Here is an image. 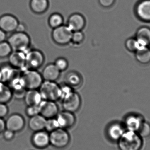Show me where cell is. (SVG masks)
Wrapping results in <instances>:
<instances>
[{"instance_id":"obj_20","label":"cell","mask_w":150,"mask_h":150,"mask_svg":"<svg viewBox=\"0 0 150 150\" xmlns=\"http://www.w3.org/2000/svg\"><path fill=\"white\" fill-rule=\"evenodd\" d=\"M60 72L54 64H49L45 67L41 75L45 81L55 82L59 79Z\"/></svg>"},{"instance_id":"obj_25","label":"cell","mask_w":150,"mask_h":150,"mask_svg":"<svg viewBox=\"0 0 150 150\" xmlns=\"http://www.w3.org/2000/svg\"><path fill=\"white\" fill-rule=\"evenodd\" d=\"M12 97L11 88L5 83L0 81V103L6 104L11 100Z\"/></svg>"},{"instance_id":"obj_31","label":"cell","mask_w":150,"mask_h":150,"mask_svg":"<svg viewBox=\"0 0 150 150\" xmlns=\"http://www.w3.org/2000/svg\"><path fill=\"white\" fill-rule=\"evenodd\" d=\"M137 132L142 138L148 137L150 135V125L144 121Z\"/></svg>"},{"instance_id":"obj_5","label":"cell","mask_w":150,"mask_h":150,"mask_svg":"<svg viewBox=\"0 0 150 150\" xmlns=\"http://www.w3.org/2000/svg\"><path fill=\"white\" fill-rule=\"evenodd\" d=\"M50 144L57 149L66 148L70 142V136L64 129L59 128L49 134Z\"/></svg>"},{"instance_id":"obj_38","label":"cell","mask_w":150,"mask_h":150,"mask_svg":"<svg viewBox=\"0 0 150 150\" xmlns=\"http://www.w3.org/2000/svg\"><path fill=\"white\" fill-rule=\"evenodd\" d=\"M25 29L26 28L25 24L22 23H19L16 31L19 32H25Z\"/></svg>"},{"instance_id":"obj_11","label":"cell","mask_w":150,"mask_h":150,"mask_svg":"<svg viewBox=\"0 0 150 150\" xmlns=\"http://www.w3.org/2000/svg\"><path fill=\"white\" fill-rule=\"evenodd\" d=\"M19 23L17 18L11 14H4L0 17V29L6 33L16 31Z\"/></svg>"},{"instance_id":"obj_24","label":"cell","mask_w":150,"mask_h":150,"mask_svg":"<svg viewBox=\"0 0 150 150\" xmlns=\"http://www.w3.org/2000/svg\"><path fill=\"white\" fill-rule=\"evenodd\" d=\"M124 133L122 126L118 123L112 124L108 129V135L112 141H118Z\"/></svg>"},{"instance_id":"obj_17","label":"cell","mask_w":150,"mask_h":150,"mask_svg":"<svg viewBox=\"0 0 150 150\" xmlns=\"http://www.w3.org/2000/svg\"><path fill=\"white\" fill-rule=\"evenodd\" d=\"M136 39L140 47L150 46V28L143 26L138 28L136 33Z\"/></svg>"},{"instance_id":"obj_13","label":"cell","mask_w":150,"mask_h":150,"mask_svg":"<svg viewBox=\"0 0 150 150\" xmlns=\"http://www.w3.org/2000/svg\"><path fill=\"white\" fill-rule=\"evenodd\" d=\"M25 124V122L23 117L18 114L11 115L5 122L6 129L14 133L22 130L24 127Z\"/></svg>"},{"instance_id":"obj_41","label":"cell","mask_w":150,"mask_h":150,"mask_svg":"<svg viewBox=\"0 0 150 150\" xmlns=\"http://www.w3.org/2000/svg\"><path fill=\"white\" fill-rule=\"evenodd\" d=\"M0 81H1V69H0Z\"/></svg>"},{"instance_id":"obj_12","label":"cell","mask_w":150,"mask_h":150,"mask_svg":"<svg viewBox=\"0 0 150 150\" xmlns=\"http://www.w3.org/2000/svg\"><path fill=\"white\" fill-rule=\"evenodd\" d=\"M86 24L85 18L83 14L79 12H75L69 17L67 25L74 32L82 31Z\"/></svg>"},{"instance_id":"obj_6","label":"cell","mask_w":150,"mask_h":150,"mask_svg":"<svg viewBox=\"0 0 150 150\" xmlns=\"http://www.w3.org/2000/svg\"><path fill=\"white\" fill-rule=\"evenodd\" d=\"M73 32L67 25H62L54 28L52 32V38L59 45H66L71 41Z\"/></svg>"},{"instance_id":"obj_33","label":"cell","mask_w":150,"mask_h":150,"mask_svg":"<svg viewBox=\"0 0 150 150\" xmlns=\"http://www.w3.org/2000/svg\"><path fill=\"white\" fill-rule=\"evenodd\" d=\"M84 39V35L82 31H77L73 33L71 41L75 44H80L83 42Z\"/></svg>"},{"instance_id":"obj_15","label":"cell","mask_w":150,"mask_h":150,"mask_svg":"<svg viewBox=\"0 0 150 150\" xmlns=\"http://www.w3.org/2000/svg\"><path fill=\"white\" fill-rule=\"evenodd\" d=\"M9 64L12 67L21 69L25 67V53L20 51H12L8 56Z\"/></svg>"},{"instance_id":"obj_9","label":"cell","mask_w":150,"mask_h":150,"mask_svg":"<svg viewBox=\"0 0 150 150\" xmlns=\"http://www.w3.org/2000/svg\"><path fill=\"white\" fill-rule=\"evenodd\" d=\"M134 12L137 18L145 23H150V0H140L136 4Z\"/></svg>"},{"instance_id":"obj_29","label":"cell","mask_w":150,"mask_h":150,"mask_svg":"<svg viewBox=\"0 0 150 150\" xmlns=\"http://www.w3.org/2000/svg\"><path fill=\"white\" fill-rule=\"evenodd\" d=\"M125 45L127 50L132 52H135L140 47L139 43L135 38L127 39L125 42Z\"/></svg>"},{"instance_id":"obj_22","label":"cell","mask_w":150,"mask_h":150,"mask_svg":"<svg viewBox=\"0 0 150 150\" xmlns=\"http://www.w3.org/2000/svg\"><path fill=\"white\" fill-rule=\"evenodd\" d=\"M137 61L143 65L150 63V47H140L135 52Z\"/></svg>"},{"instance_id":"obj_7","label":"cell","mask_w":150,"mask_h":150,"mask_svg":"<svg viewBox=\"0 0 150 150\" xmlns=\"http://www.w3.org/2000/svg\"><path fill=\"white\" fill-rule=\"evenodd\" d=\"M44 62V54L39 50H32L25 53V67L27 69L36 70L43 65Z\"/></svg>"},{"instance_id":"obj_35","label":"cell","mask_w":150,"mask_h":150,"mask_svg":"<svg viewBox=\"0 0 150 150\" xmlns=\"http://www.w3.org/2000/svg\"><path fill=\"white\" fill-rule=\"evenodd\" d=\"M116 0H98L99 5L104 8H109L112 7Z\"/></svg>"},{"instance_id":"obj_10","label":"cell","mask_w":150,"mask_h":150,"mask_svg":"<svg viewBox=\"0 0 150 150\" xmlns=\"http://www.w3.org/2000/svg\"><path fill=\"white\" fill-rule=\"evenodd\" d=\"M39 106L40 114L46 119L55 118L59 114V107L55 101L43 100Z\"/></svg>"},{"instance_id":"obj_39","label":"cell","mask_w":150,"mask_h":150,"mask_svg":"<svg viewBox=\"0 0 150 150\" xmlns=\"http://www.w3.org/2000/svg\"><path fill=\"white\" fill-rule=\"evenodd\" d=\"M6 39V33L0 29V43L5 41Z\"/></svg>"},{"instance_id":"obj_18","label":"cell","mask_w":150,"mask_h":150,"mask_svg":"<svg viewBox=\"0 0 150 150\" xmlns=\"http://www.w3.org/2000/svg\"><path fill=\"white\" fill-rule=\"evenodd\" d=\"M23 98L27 106L39 105L43 100L40 92L38 90H27Z\"/></svg>"},{"instance_id":"obj_19","label":"cell","mask_w":150,"mask_h":150,"mask_svg":"<svg viewBox=\"0 0 150 150\" xmlns=\"http://www.w3.org/2000/svg\"><path fill=\"white\" fill-rule=\"evenodd\" d=\"M30 8L33 13L43 14L47 11L50 6L49 0H30Z\"/></svg>"},{"instance_id":"obj_14","label":"cell","mask_w":150,"mask_h":150,"mask_svg":"<svg viewBox=\"0 0 150 150\" xmlns=\"http://www.w3.org/2000/svg\"><path fill=\"white\" fill-rule=\"evenodd\" d=\"M56 119L59 127L66 129L72 127L76 122V118L74 113L66 111L58 114Z\"/></svg>"},{"instance_id":"obj_8","label":"cell","mask_w":150,"mask_h":150,"mask_svg":"<svg viewBox=\"0 0 150 150\" xmlns=\"http://www.w3.org/2000/svg\"><path fill=\"white\" fill-rule=\"evenodd\" d=\"M62 106L64 111L74 113L79 109L81 104V100L78 93L72 91L63 98Z\"/></svg>"},{"instance_id":"obj_16","label":"cell","mask_w":150,"mask_h":150,"mask_svg":"<svg viewBox=\"0 0 150 150\" xmlns=\"http://www.w3.org/2000/svg\"><path fill=\"white\" fill-rule=\"evenodd\" d=\"M33 145L39 149L47 148L50 144L49 134L43 130L35 132L32 138Z\"/></svg>"},{"instance_id":"obj_23","label":"cell","mask_w":150,"mask_h":150,"mask_svg":"<svg viewBox=\"0 0 150 150\" xmlns=\"http://www.w3.org/2000/svg\"><path fill=\"white\" fill-rule=\"evenodd\" d=\"M143 122L140 116L131 115L126 118L125 125L128 130L137 132Z\"/></svg>"},{"instance_id":"obj_27","label":"cell","mask_w":150,"mask_h":150,"mask_svg":"<svg viewBox=\"0 0 150 150\" xmlns=\"http://www.w3.org/2000/svg\"><path fill=\"white\" fill-rule=\"evenodd\" d=\"M66 80L68 85L71 87H77L81 84L82 78L77 73L72 72L67 75Z\"/></svg>"},{"instance_id":"obj_4","label":"cell","mask_w":150,"mask_h":150,"mask_svg":"<svg viewBox=\"0 0 150 150\" xmlns=\"http://www.w3.org/2000/svg\"><path fill=\"white\" fill-rule=\"evenodd\" d=\"M13 51L25 52L30 45V38L25 32H14L8 38Z\"/></svg>"},{"instance_id":"obj_2","label":"cell","mask_w":150,"mask_h":150,"mask_svg":"<svg viewBox=\"0 0 150 150\" xmlns=\"http://www.w3.org/2000/svg\"><path fill=\"white\" fill-rule=\"evenodd\" d=\"M39 89L43 100L56 101L61 99V86L54 81H43Z\"/></svg>"},{"instance_id":"obj_21","label":"cell","mask_w":150,"mask_h":150,"mask_svg":"<svg viewBox=\"0 0 150 150\" xmlns=\"http://www.w3.org/2000/svg\"><path fill=\"white\" fill-rule=\"evenodd\" d=\"M47 119L41 115L39 114L30 117L28 126L31 130L34 132L45 129Z\"/></svg>"},{"instance_id":"obj_34","label":"cell","mask_w":150,"mask_h":150,"mask_svg":"<svg viewBox=\"0 0 150 150\" xmlns=\"http://www.w3.org/2000/svg\"><path fill=\"white\" fill-rule=\"evenodd\" d=\"M27 116L30 117L40 114V108L39 105L28 106L25 110Z\"/></svg>"},{"instance_id":"obj_36","label":"cell","mask_w":150,"mask_h":150,"mask_svg":"<svg viewBox=\"0 0 150 150\" xmlns=\"http://www.w3.org/2000/svg\"><path fill=\"white\" fill-rule=\"evenodd\" d=\"M8 112V108L6 104L0 103V118H3Z\"/></svg>"},{"instance_id":"obj_30","label":"cell","mask_w":150,"mask_h":150,"mask_svg":"<svg viewBox=\"0 0 150 150\" xmlns=\"http://www.w3.org/2000/svg\"><path fill=\"white\" fill-rule=\"evenodd\" d=\"M59 126L56 118L47 119L45 129L48 133H51L52 131L59 128Z\"/></svg>"},{"instance_id":"obj_40","label":"cell","mask_w":150,"mask_h":150,"mask_svg":"<svg viewBox=\"0 0 150 150\" xmlns=\"http://www.w3.org/2000/svg\"><path fill=\"white\" fill-rule=\"evenodd\" d=\"M5 128H6L5 122H4L3 118H0V133L3 132Z\"/></svg>"},{"instance_id":"obj_32","label":"cell","mask_w":150,"mask_h":150,"mask_svg":"<svg viewBox=\"0 0 150 150\" xmlns=\"http://www.w3.org/2000/svg\"><path fill=\"white\" fill-rule=\"evenodd\" d=\"M54 64L60 72L65 71L68 67L67 61L63 58H59L56 59Z\"/></svg>"},{"instance_id":"obj_26","label":"cell","mask_w":150,"mask_h":150,"mask_svg":"<svg viewBox=\"0 0 150 150\" xmlns=\"http://www.w3.org/2000/svg\"><path fill=\"white\" fill-rule=\"evenodd\" d=\"M47 22L49 26L54 29L63 25L64 17L59 12H54L50 14Z\"/></svg>"},{"instance_id":"obj_1","label":"cell","mask_w":150,"mask_h":150,"mask_svg":"<svg viewBox=\"0 0 150 150\" xmlns=\"http://www.w3.org/2000/svg\"><path fill=\"white\" fill-rule=\"evenodd\" d=\"M120 150H140L142 146V138L134 131L124 132L118 141Z\"/></svg>"},{"instance_id":"obj_37","label":"cell","mask_w":150,"mask_h":150,"mask_svg":"<svg viewBox=\"0 0 150 150\" xmlns=\"http://www.w3.org/2000/svg\"><path fill=\"white\" fill-rule=\"evenodd\" d=\"M4 137L7 140H11L14 136V132L7 129L4 132Z\"/></svg>"},{"instance_id":"obj_28","label":"cell","mask_w":150,"mask_h":150,"mask_svg":"<svg viewBox=\"0 0 150 150\" xmlns=\"http://www.w3.org/2000/svg\"><path fill=\"white\" fill-rule=\"evenodd\" d=\"M12 49L8 41L0 43V58H5L9 56Z\"/></svg>"},{"instance_id":"obj_3","label":"cell","mask_w":150,"mask_h":150,"mask_svg":"<svg viewBox=\"0 0 150 150\" xmlns=\"http://www.w3.org/2000/svg\"><path fill=\"white\" fill-rule=\"evenodd\" d=\"M24 87L26 90H38L43 82L42 75L34 69H26L21 75Z\"/></svg>"}]
</instances>
